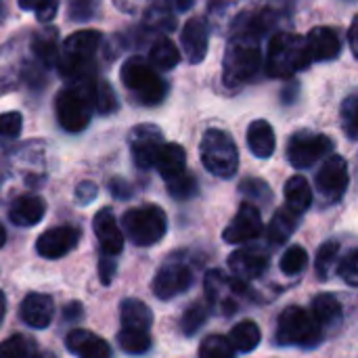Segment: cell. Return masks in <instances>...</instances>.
I'll return each mask as SVG.
<instances>
[{"instance_id": "obj_17", "label": "cell", "mask_w": 358, "mask_h": 358, "mask_svg": "<svg viewBox=\"0 0 358 358\" xmlns=\"http://www.w3.org/2000/svg\"><path fill=\"white\" fill-rule=\"evenodd\" d=\"M94 235L99 239L103 256L115 258L124 250V233H122V229H120V224H117V220L109 208L101 210L94 216Z\"/></svg>"}, {"instance_id": "obj_27", "label": "cell", "mask_w": 358, "mask_h": 358, "mask_svg": "<svg viewBox=\"0 0 358 358\" xmlns=\"http://www.w3.org/2000/svg\"><path fill=\"white\" fill-rule=\"evenodd\" d=\"M120 319L124 329H138V331H149L153 323V315L149 306L136 298H128L120 306Z\"/></svg>"}, {"instance_id": "obj_11", "label": "cell", "mask_w": 358, "mask_h": 358, "mask_svg": "<svg viewBox=\"0 0 358 358\" xmlns=\"http://www.w3.org/2000/svg\"><path fill=\"white\" fill-rule=\"evenodd\" d=\"M334 149V141L325 134H315L308 130H300L289 138L287 159L294 168H310L321 157H325Z\"/></svg>"}, {"instance_id": "obj_46", "label": "cell", "mask_w": 358, "mask_h": 358, "mask_svg": "<svg viewBox=\"0 0 358 358\" xmlns=\"http://www.w3.org/2000/svg\"><path fill=\"white\" fill-rule=\"evenodd\" d=\"M21 126H23L21 113H17V111H6V113L0 115V136H2V138H15V136H19Z\"/></svg>"}, {"instance_id": "obj_36", "label": "cell", "mask_w": 358, "mask_h": 358, "mask_svg": "<svg viewBox=\"0 0 358 358\" xmlns=\"http://www.w3.org/2000/svg\"><path fill=\"white\" fill-rule=\"evenodd\" d=\"M199 358H235V348L224 336H210L199 346Z\"/></svg>"}, {"instance_id": "obj_15", "label": "cell", "mask_w": 358, "mask_h": 358, "mask_svg": "<svg viewBox=\"0 0 358 358\" xmlns=\"http://www.w3.org/2000/svg\"><path fill=\"white\" fill-rule=\"evenodd\" d=\"M80 243V231L71 224H61L42 233L36 241V250L42 258L59 260L76 250Z\"/></svg>"}, {"instance_id": "obj_52", "label": "cell", "mask_w": 358, "mask_h": 358, "mask_svg": "<svg viewBox=\"0 0 358 358\" xmlns=\"http://www.w3.org/2000/svg\"><path fill=\"white\" fill-rule=\"evenodd\" d=\"M348 42H350V48H352L355 57L358 59V15L352 19V25L348 29Z\"/></svg>"}, {"instance_id": "obj_4", "label": "cell", "mask_w": 358, "mask_h": 358, "mask_svg": "<svg viewBox=\"0 0 358 358\" xmlns=\"http://www.w3.org/2000/svg\"><path fill=\"white\" fill-rule=\"evenodd\" d=\"M120 78L141 105H159L166 99V82L157 76L155 67L143 57H130L122 65Z\"/></svg>"}, {"instance_id": "obj_6", "label": "cell", "mask_w": 358, "mask_h": 358, "mask_svg": "<svg viewBox=\"0 0 358 358\" xmlns=\"http://www.w3.org/2000/svg\"><path fill=\"white\" fill-rule=\"evenodd\" d=\"M201 162L218 178H231L237 172L239 166V153L233 136L224 130L210 128L199 145Z\"/></svg>"}, {"instance_id": "obj_37", "label": "cell", "mask_w": 358, "mask_h": 358, "mask_svg": "<svg viewBox=\"0 0 358 358\" xmlns=\"http://www.w3.org/2000/svg\"><path fill=\"white\" fill-rule=\"evenodd\" d=\"M245 2L248 0H210V15L216 21V25H224V21L231 17L237 21L235 13H239V8L243 10Z\"/></svg>"}, {"instance_id": "obj_51", "label": "cell", "mask_w": 358, "mask_h": 358, "mask_svg": "<svg viewBox=\"0 0 358 358\" xmlns=\"http://www.w3.org/2000/svg\"><path fill=\"white\" fill-rule=\"evenodd\" d=\"M111 193L117 197V199H126V197H130V187L124 182V180H120V178H115V180H111Z\"/></svg>"}, {"instance_id": "obj_55", "label": "cell", "mask_w": 358, "mask_h": 358, "mask_svg": "<svg viewBox=\"0 0 358 358\" xmlns=\"http://www.w3.org/2000/svg\"><path fill=\"white\" fill-rule=\"evenodd\" d=\"M4 313H6V298H4V294L0 292V323H2V319H4Z\"/></svg>"}, {"instance_id": "obj_30", "label": "cell", "mask_w": 358, "mask_h": 358, "mask_svg": "<svg viewBox=\"0 0 358 358\" xmlns=\"http://www.w3.org/2000/svg\"><path fill=\"white\" fill-rule=\"evenodd\" d=\"M86 84V92L90 96V103H92V109L99 111L101 115H109L117 109V96L113 92V88L105 82V80H99V78H88L84 80Z\"/></svg>"}, {"instance_id": "obj_8", "label": "cell", "mask_w": 358, "mask_h": 358, "mask_svg": "<svg viewBox=\"0 0 358 358\" xmlns=\"http://www.w3.org/2000/svg\"><path fill=\"white\" fill-rule=\"evenodd\" d=\"M122 224L132 243L141 248L155 245L168 231V218L164 210L153 203L128 210L122 218Z\"/></svg>"}, {"instance_id": "obj_35", "label": "cell", "mask_w": 358, "mask_h": 358, "mask_svg": "<svg viewBox=\"0 0 358 358\" xmlns=\"http://www.w3.org/2000/svg\"><path fill=\"white\" fill-rule=\"evenodd\" d=\"M208 313H210V304H208V302H201V300L193 302V304L182 313V319H180V329H182V334H185V336L197 334V331L203 327V323H206V319H208Z\"/></svg>"}, {"instance_id": "obj_44", "label": "cell", "mask_w": 358, "mask_h": 358, "mask_svg": "<svg viewBox=\"0 0 358 358\" xmlns=\"http://www.w3.org/2000/svg\"><path fill=\"white\" fill-rule=\"evenodd\" d=\"M239 191H241L245 197H250V199H254V201H258V203H268V201H271V189H268V185H266L264 180H260V178H245V180L239 185Z\"/></svg>"}, {"instance_id": "obj_25", "label": "cell", "mask_w": 358, "mask_h": 358, "mask_svg": "<svg viewBox=\"0 0 358 358\" xmlns=\"http://www.w3.org/2000/svg\"><path fill=\"white\" fill-rule=\"evenodd\" d=\"M155 168L157 172L162 174V178L168 182V180H174L176 176L185 174L187 170V153L180 145L176 143H166L157 155V162H155Z\"/></svg>"}, {"instance_id": "obj_1", "label": "cell", "mask_w": 358, "mask_h": 358, "mask_svg": "<svg viewBox=\"0 0 358 358\" xmlns=\"http://www.w3.org/2000/svg\"><path fill=\"white\" fill-rule=\"evenodd\" d=\"M262 65L260 52V34L243 25L241 31L233 34L229 40L224 61H222V82L229 88L248 84Z\"/></svg>"}, {"instance_id": "obj_56", "label": "cell", "mask_w": 358, "mask_h": 358, "mask_svg": "<svg viewBox=\"0 0 358 358\" xmlns=\"http://www.w3.org/2000/svg\"><path fill=\"white\" fill-rule=\"evenodd\" d=\"M4 241H6V231H4V227L0 224V248L4 245Z\"/></svg>"}, {"instance_id": "obj_38", "label": "cell", "mask_w": 358, "mask_h": 358, "mask_svg": "<svg viewBox=\"0 0 358 358\" xmlns=\"http://www.w3.org/2000/svg\"><path fill=\"white\" fill-rule=\"evenodd\" d=\"M306 264H308V254H306V250L304 248H300V245H292L283 256H281V271L285 273V275H298V273H302L304 268H306Z\"/></svg>"}, {"instance_id": "obj_29", "label": "cell", "mask_w": 358, "mask_h": 358, "mask_svg": "<svg viewBox=\"0 0 358 358\" xmlns=\"http://www.w3.org/2000/svg\"><path fill=\"white\" fill-rule=\"evenodd\" d=\"M313 317L317 319V323L323 329H334L342 323L344 319V310L342 304L336 296L331 294H319L313 300Z\"/></svg>"}, {"instance_id": "obj_50", "label": "cell", "mask_w": 358, "mask_h": 358, "mask_svg": "<svg viewBox=\"0 0 358 358\" xmlns=\"http://www.w3.org/2000/svg\"><path fill=\"white\" fill-rule=\"evenodd\" d=\"M96 193H99L96 185L86 180V182L78 185V189H76V199H78V201H82V203H90V201L96 197Z\"/></svg>"}, {"instance_id": "obj_41", "label": "cell", "mask_w": 358, "mask_h": 358, "mask_svg": "<svg viewBox=\"0 0 358 358\" xmlns=\"http://www.w3.org/2000/svg\"><path fill=\"white\" fill-rule=\"evenodd\" d=\"M19 6L23 10H34L40 23H48L59 10V0H19Z\"/></svg>"}, {"instance_id": "obj_21", "label": "cell", "mask_w": 358, "mask_h": 358, "mask_svg": "<svg viewBox=\"0 0 358 358\" xmlns=\"http://www.w3.org/2000/svg\"><path fill=\"white\" fill-rule=\"evenodd\" d=\"M21 319L25 325L34 329H44L50 325L55 317V302L46 294H29L21 302Z\"/></svg>"}, {"instance_id": "obj_3", "label": "cell", "mask_w": 358, "mask_h": 358, "mask_svg": "<svg viewBox=\"0 0 358 358\" xmlns=\"http://www.w3.org/2000/svg\"><path fill=\"white\" fill-rule=\"evenodd\" d=\"M313 63L306 38L294 31H279L268 44L266 71L273 78H292Z\"/></svg>"}, {"instance_id": "obj_48", "label": "cell", "mask_w": 358, "mask_h": 358, "mask_svg": "<svg viewBox=\"0 0 358 358\" xmlns=\"http://www.w3.org/2000/svg\"><path fill=\"white\" fill-rule=\"evenodd\" d=\"M115 6L124 13L136 15V13H149L151 8L159 6V0H113Z\"/></svg>"}, {"instance_id": "obj_14", "label": "cell", "mask_w": 358, "mask_h": 358, "mask_svg": "<svg viewBox=\"0 0 358 358\" xmlns=\"http://www.w3.org/2000/svg\"><path fill=\"white\" fill-rule=\"evenodd\" d=\"M348 164L342 155H331L325 159L317 174V189L321 197L329 203H336L344 197L348 189Z\"/></svg>"}, {"instance_id": "obj_40", "label": "cell", "mask_w": 358, "mask_h": 358, "mask_svg": "<svg viewBox=\"0 0 358 358\" xmlns=\"http://www.w3.org/2000/svg\"><path fill=\"white\" fill-rule=\"evenodd\" d=\"M338 256H340V243H338V241H325V243L319 248L317 262H315L319 277H327V275H329V271L334 268Z\"/></svg>"}, {"instance_id": "obj_9", "label": "cell", "mask_w": 358, "mask_h": 358, "mask_svg": "<svg viewBox=\"0 0 358 358\" xmlns=\"http://www.w3.org/2000/svg\"><path fill=\"white\" fill-rule=\"evenodd\" d=\"M55 111L61 128L67 132H82L92 117V103L84 84H73L63 88L55 99Z\"/></svg>"}, {"instance_id": "obj_43", "label": "cell", "mask_w": 358, "mask_h": 358, "mask_svg": "<svg viewBox=\"0 0 358 358\" xmlns=\"http://www.w3.org/2000/svg\"><path fill=\"white\" fill-rule=\"evenodd\" d=\"M342 124L350 138H358V94H352L342 105Z\"/></svg>"}, {"instance_id": "obj_7", "label": "cell", "mask_w": 358, "mask_h": 358, "mask_svg": "<svg viewBox=\"0 0 358 358\" xmlns=\"http://www.w3.org/2000/svg\"><path fill=\"white\" fill-rule=\"evenodd\" d=\"M321 340H323V327L317 323L313 313L300 306H289L281 313L277 325V342L281 346L313 348Z\"/></svg>"}, {"instance_id": "obj_54", "label": "cell", "mask_w": 358, "mask_h": 358, "mask_svg": "<svg viewBox=\"0 0 358 358\" xmlns=\"http://www.w3.org/2000/svg\"><path fill=\"white\" fill-rule=\"evenodd\" d=\"M168 2H170L176 10H180V13H182V10H189V8L193 6V2H195V0H168Z\"/></svg>"}, {"instance_id": "obj_2", "label": "cell", "mask_w": 358, "mask_h": 358, "mask_svg": "<svg viewBox=\"0 0 358 358\" xmlns=\"http://www.w3.org/2000/svg\"><path fill=\"white\" fill-rule=\"evenodd\" d=\"M103 36L96 29H82L71 34L61 46L59 71L67 80L84 82L92 78V63L101 48Z\"/></svg>"}, {"instance_id": "obj_10", "label": "cell", "mask_w": 358, "mask_h": 358, "mask_svg": "<svg viewBox=\"0 0 358 358\" xmlns=\"http://www.w3.org/2000/svg\"><path fill=\"white\" fill-rule=\"evenodd\" d=\"M31 36H19L0 46V94L17 88L29 71Z\"/></svg>"}, {"instance_id": "obj_57", "label": "cell", "mask_w": 358, "mask_h": 358, "mask_svg": "<svg viewBox=\"0 0 358 358\" xmlns=\"http://www.w3.org/2000/svg\"><path fill=\"white\" fill-rule=\"evenodd\" d=\"M31 358H55L52 355H48V352H42V355H36V357Z\"/></svg>"}, {"instance_id": "obj_39", "label": "cell", "mask_w": 358, "mask_h": 358, "mask_svg": "<svg viewBox=\"0 0 358 358\" xmlns=\"http://www.w3.org/2000/svg\"><path fill=\"white\" fill-rule=\"evenodd\" d=\"M34 346L25 336H13L0 344V358H31Z\"/></svg>"}, {"instance_id": "obj_24", "label": "cell", "mask_w": 358, "mask_h": 358, "mask_svg": "<svg viewBox=\"0 0 358 358\" xmlns=\"http://www.w3.org/2000/svg\"><path fill=\"white\" fill-rule=\"evenodd\" d=\"M31 52H34V59L42 67H55V65H59L61 48H59L57 29L55 27H48V29H42L36 36H31Z\"/></svg>"}, {"instance_id": "obj_19", "label": "cell", "mask_w": 358, "mask_h": 358, "mask_svg": "<svg viewBox=\"0 0 358 358\" xmlns=\"http://www.w3.org/2000/svg\"><path fill=\"white\" fill-rule=\"evenodd\" d=\"M229 268L233 271V277H237L241 281H252V279H258L260 275H264V271L268 268V256H266V252L256 250V248L239 250V252L231 254Z\"/></svg>"}, {"instance_id": "obj_53", "label": "cell", "mask_w": 358, "mask_h": 358, "mask_svg": "<svg viewBox=\"0 0 358 358\" xmlns=\"http://www.w3.org/2000/svg\"><path fill=\"white\" fill-rule=\"evenodd\" d=\"M82 317V306L78 302H71L65 310H63V319L67 321H73V319H80Z\"/></svg>"}, {"instance_id": "obj_5", "label": "cell", "mask_w": 358, "mask_h": 358, "mask_svg": "<svg viewBox=\"0 0 358 358\" xmlns=\"http://www.w3.org/2000/svg\"><path fill=\"white\" fill-rule=\"evenodd\" d=\"M203 287H206V300L210 308H216L220 315H227V317L239 313V308H243L254 298L245 281L224 275L222 271H210L206 275Z\"/></svg>"}, {"instance_id": "obj_34", "label": "cell", "mask_w": 358, "mask_h": 358, "mask_svg": "<svg viewBox=\"0 0 358 358\" xmlns=\"http://www.w3.org/2000/svg\"><path fill=\"white\" fill-rule=\"evenodd\" d=\"M117 342L124 352L128 355H145L151 348V336L149 331H138V329H120Z\"/></svg>"}, {"instance_id": "obj_47", "label": "cell", "mask_w": 358, "mask_h": 358, "mask_svg": "<svg viewBox=\"0 0 358 358\" xmlns=\"http://www.w3.org/2000/svg\"><path fill=\"white\" fill-rule=\"evenodd\" d=\"M340 275H342V279H344L348 285L358 287V250L350 252V254L342 260V264H340Z\"/></svg>"}, {"instance_id": "obj_22", "label": "cell", "mask_w": 358, "mask_h": 358, "mask_svg": "<svg viewBox=\"0 0 358 358\" xmlns=\"http://www.w3.org/2000/svg\"><path fill=\"white\" fill-rule=\"evenodd\" d=\"M306 44L313 61H334L342 50L340 36L331 27H315L306 36Z\"/></svg>"}, {"instance_id": "obj_42", "label": "cell", "mask_w": 358, "mask_h": 358, "mask_svg": "<svg viewBox=\"0 0 358 358\" xmlns=\"http://www.w3.org/2000/svg\"><path fill=\"white\" fill-rule=\"evenodd\" d=\"M168 191L174 199H191L197 193V178L185 172L174 180H168Z\"/></svg>"}, {"instance_id": "obj_23", "label": "cell", "mask_w": 358, "mask_h": 358, "mask_svg": "<svg viewBox=\"0 0 358 358\" xmlns=\"http://www.w3.org/2000/svg\"><path fill=\"white\" fill-rule=\"evenodd\" d=\"M46 212V203L42 197L38 195H23L19 199L13 201L10 210H8V218L13 224L17 227H34L44 218Z\"/></svg>"}, {"instance_id": "obj_49", "label": "cell", "mask_w": 358, "mask_h": 358, "mask_svg": "<svg viewBox=\"0 0 358 358\" xmlns=\"http://www.w3.org/2000/svg\"><path fill=\"white\" fill-rule=\"evenodd\" d=\"M99 275H101V281L103 285H109L113 275H115V260L111 256H103L101 262H99Z\"/></svg>"}, {"instance_id": "obj_18", "label": "cell", "mask_w": 358, "mask_h": 358, "mask_svg": "<svg viewBox=\"0 0 358 358\" xmlns=\"http://www.w3.org/2000/svg\"><path fill=\"white\" fill-rule=\"evenodd\" d=\"M180 44L191 63H201L206 59L210 46V31L201 17H191L185 23L180 31Z\"/></svg>"}, {"instance_id": "obj_45", "label": "cell", "mask_w": 358, "mask_h": 358, "mask_svg": "<svg viewBox=\"0 0 358 358\" xmlns=\"http://www.w3.org/2000/svg\"><path fill=\"white\" fill-rule=\"evenodd\" d=\"M67 10L71 21H90L99 13V0H69Z\"/></svg>"}, {"instance_id": "obj_12", "label": "cell", "mask_w": 358, "mask_h": 358, "mask_svg": "<svg viewBox=\"0 0 358 358\" xmlns=\"http://www.w3.org/2000/svg\"><path fill=\"white\" fill-rule=\"evenodd\" d=\"M193 283V271L182 260H168L153 279V294L159 300H172L187 292Z\"/></svg>"}, {"instance_id": "obj_16", "label": "cell", "mask_w": 358, "mask_h": 358, "mask_svg": "<svg viewBox=\"0 0 358 358\" xmlns=\"http://www.w3.org/2000/svg\"><path fill=\"white\" fill-rule=\"evenodd\" d=\"M262 233V216L254 203H243L231 224L224 229L222 237L229 243H248L258 239Z\"/></svg>"}, {"instance_id": "obj_31", "label": "cell", "mask_w": 358, "mask_h": 358, "mask_svg": "<svg viewBox=\"0 0 358 358\" xmlns=\"http://www.w3.org/2000/svg\"><path fill=\"white\" fill-rule=\"evenodd\" d=\"M285 201H287V208H292L298 214H302L310 208L313 191L304 176H292L285 182Z\"/></svg>"}, {"instance_id": "obj_13", "label": "cell", "mask_w": 358, "mask_h": 358, "mask_svg": "<svg viewBox=\"0 0 358 358\" xmlns=\"http://www.w3.org/2000/svg\"><path fill=\"white\" fill-rule=\"evenodd\" d=\"M164 134L153 124H141L134 126L130 132V151L134 157V164L141 170H149L155 166L157 155L164 147Z\"/></svg>"}, {"instance_id": "obj_20", "label": "cell", "mask_w": 358, "mask_h": 358, "mask_svg": "<svg viewBox=\"0 0 358 358\" xmlns=\"http://www.w3.org/2000/svg\"><path fill=\"white\" fill-rule=\"evenodd\" d=\"M65 344H67V350L71 355H76L78 358H111V348L109 344L86 331V329H73L69 331V336L65 338Z\"/></svg>"}, {"instance_id": "obj_26", "label": "cell", "mask_w": 358, "mask_h": 358, "mask_svg": "<svg viewBox=\"0 0 358 358\" xmlns=\"http://www.w3.org/2000/svg\"><path fill=\"white\" fill-rule=\"evenodd\" d=\"M275 145H277L275 130L266 120H256V122L250 124V128H248V147L256 157H262V159L271 157L275 153Z\"/></svg>"}, {"instance_id": "obj_28", "label": "cell", "mask_w": 358, "mask_h": 358, "mask_svg": "<svg viewBox=\"0 0 358 358\" xmlns=\"http://www.w3.org/2000/svg\"><path fill=\"white\" fill-rule=\"evenodd\" d=\"M298 222H300V214L298 212H294L287 206L285 208H279L275 212V216L271 218V224H268V231H266L268 241L273 245L285 243L294 235V231L298 229Z\"/></svg>"}, {"instance_id": "obj_33", "label": "cell", "mask_w": 358, "mask_h": 358, "mask_svg": "<svg viewBox=\"0 0 358 358\" xmlns=\"http://www.w3.org/2000/svg\"><path fill=\"white\" fill-rule=\"evenodd\" d=\"M231 344L235 350L239 352H252L258 348L260 340H262V334H260V327L254 323V321H241L239 325L233 327L231 331Z\"/></svg>"}, {"instance_id": "obj_32", "label": "cell", "mask_w": 358, "mask_h": 358, "mask_svg": "<svg viewBox=\"0 0 358 358\" xmlns=\"http://www.w3.org/2000/svg\"><path fill=\"white\" fill-rule=\"evenodd\" d=\"M178 61H180V52H178L176 44H174L170 38H159V40H155V44L151 46V52H149V63H151L155 69L168 71V69L176 67Z\"/></svg>"}]
</instances>
